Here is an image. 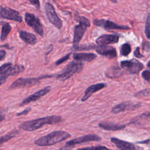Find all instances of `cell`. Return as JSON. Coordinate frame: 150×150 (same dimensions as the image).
Returning a JSON list of instances; mask_svg holds the SVG:
<instances>
[{
	"label": "cell",
	"mask_w": 150,
	"mask_h": 150,
	"mask_svg": "<svg viewBox=\"0 0 150 150\" xmlns=\"http://www.w3.org/2000/svg\"><path fill=\"white\" fill-rule=\"evenodd\" d=\"M4 119H5V115H3V114H0V122L3 121Z\"/></svg>",
	"instance_id": "obj_39"
},
{
	"label": "cell",
	"mask_w": 150,
	"mask_h": 150,
	"mask_svg": "<svg viewBox=\"0 0 150 150\" xmlns=\"http://www.w3.org/2000/svg\"><path fill=\"white\" fill-rule=\"evenodd\" d=\"M45 11L49 21L56 28L60 29L62 27V21L58 16L53 6L49 2L45 5Z\"/></svg>",
	"instance_id": "obj_4"
},
{
	"label": "cell",
	"mask_w": 150,
	"mask_h": 150,
	"mask_svg": "<svg viewBox=\"0 0 150 150\" xmlns=\"http://www.w3.org/2000/svg\"><path fill=\"white\" fill-rule=\"evenodd\" d=\"M30 108H26V109L24 110L23 111H21V112H20L17 113V114H16V115H17L18 116L22 115H26V114H27L30 111Z\"/></svg>",
	"instance_id": "obj_35"
},
{
	"label": "cell",
	"mask_w": 150,
	"mask_h": 150,
	"mask_svg": "<svg viewBox=\"0 0 150 150\" xmlns=\"http://www.w3.org/2000/svg\"><path fill=\"white\" fill-rule=\"evenodd\" d=\"M119 41V36L114 34H104L96 39V43L98 45H107L114 44Z\"/></svg>",
	"instance_id": "obj_14"
},
{
	"label": "cell",
	"mask_w": 150,
	"mask_h": 150,
	"mask_svg": "<svg viewBox=\"0 0 150 150\" xmlns=\"http://www.w3.org/2000/svg\"><path fill=\"white\" fill-rule=\"evenodd\" d=\"M17 133H18V131H11L10 132H8V134L2 136L0 138V145H2V144L8 141L9 140H10L11 139H12L14 137H15L16 135L17 134Z\"/></svg>",
	"instance_id": "obj_24"
},
{
	"label": "cell",
	"mask_w": 150,
	"mask_h": 150,
	"mask_svg": "<svg viewBox=\"0 0 150 150\" xmlns=\"http://www.w3.org/2000/svg\"><path fill=\"white\" fill-rule=\"evenodd\" d=\"M121 67L130 74H135L139 73L144 68V65L138 60L131 59L122 61Z\"/></svg>",
	"instance_id": "obj_7"
},
{
	"label": "cell",
	"mask_w": 150,
	"mask_h": 150,
	"mask_svg": "<svg viewBox=\"0 0 150 150\" xmlns=\"http://www.w3.org/2000/svg\"><path fill=\"white\" fill-rule=\"evenodd\" d=\"M107 86V84L104 83H97L95 84H93L90 86H89L84 91V94L81 98L82 101H86L93 93L98 91L99 90L103 89V88H105Z\"/></svg>",
	"instance_id": "obj_15"
},
{
	"label": "cell",
	"mask_w": 150,
	"mask_h": 150,
	"mask_svg": "<svg viewBox=\"0 0 150 150\" xmlns=\"http://www.w3.org/2000/svg\"><path fill=\"white\" fill-rule=\"evenodd\" d=\"M50 90H51L50 86H46L45 88L36 91V93H33V94H31L30 96L25 98L22 101V103L20 104V106H23V105L28 104L31 102L36 101L37 100H38L40 97H42V96L47 94L50 91Z\"/></svg>",
	"instance_id": "obj_11"
},
{
	"label": "cell",
	"mask_w": 150,
	"mask_h": 150,
	"mask_svg": "<svg viewBox=\"0 0 150 150\" xmlns=\"http://www.w3.org/2000/svg\"><path fill=\"white\" fill-rule=\"evenodd\" d=\"M111 141L120 150H135L134 145L131 142L115 137L111 138Z\"/></svg>",
	"instance_id": "obj_16"
},
{
	"label": "cell",
	"mask_w": 150,
	"mask_h": 150,
	"mask_svg": "<svg viewBox=\"0 0 150 150\" xmlns=\"http://www.w3.org/2000/svg\"><path fill=\"white\" fill-rule=\"evenodd\" d=\"M25 68L22 65H14L12 66L11 69L8 70V71L6 73V74L5 75V77H8L11 76H14L17 74H19L21 72H22L24 70Z\"/></svg>",
	"instance_id": "obj_21"
},
{
	"label": "cell",
	"mask_w": 150,
	"mask_h": 150,
	"mask_svg": "<svg viewBox=\"0 0 150 150\" xmlns=\"http://www.w3.org/2000/svg\"><path fill=\"white\" fill-rule=\"evenodd\" d=\"M134 55L136 57H138V58H141V57H143V55L141 54L140 52H139V47H137L135 50L134 51Z\"/></svg>",
	"instance_id": "obj_34"
},
{
	"label": "cell",
	"mask_w": 150,
	"mask_h": 150,
	"mask_svg": "<svg viewBox=\"0 0 150 150\" xmlns=\"http://www.w3.org/2000/svg\"><path fill=\"white\" fill-rule=\"evenodd\" d=\"M84 64L81 62L73 61L69 63L64 71L56 76V79L60 81H64L71 77L75 73H79L82 70Z\"/></svg>",
	"instance_id": "obj_3"
},
{
	"label": "cell",
	"mask_w": 150,
	"mask_h": 150,
	"mask_svg": "<svg viewBox=\"0 0 150 150\" xmlns=\"http://www.w3.org/2000/svg\"><path fill=\"white\" fill-rule=\"evenodd\" d=\"M137 108V104H133L130 101H125L111 108V111L114 114H117V113H120L121 112L124 111L127 109L134 110Z\"/></svg>",
	"instance_id": "obj_17"
},
{
	"label": "cell",
	"mask_w": 150,
	"mask_h": 150,
	"mask_svg": "<svg viewBox=\"0 0 150 150\" xmlns=\"http://www.w3.org/2000/svg\"><path fill=\"white\" fill-rule=\"evenodd\" d=\"M101 139V137L95 135V134H87L84 136H81L80 137H77L74 139H72L71 140L66 142L65 146H70L75 145L77 144H80L84 142H91V141H100Z\"/></svg>",
	"instance_id": "obj_10"
},
{
	"label": "cell",
	"mask_w": 150,
	"mask_h": 150,
	"mask_svg": "<svg viewBox=\"0 0 150 150\" xmlns=\"http://www.w3.org/2000/svg\"><path fill=\"white\" fill-rule=\"evenodd\" d=\"M122 71L118 69V67H115V69L113 68L111 69V71H108V73H106V76L108 77V78H114L118 77L122 75Z\"/></svg>",
	"instance_id": "obj_23"
},
{
	"label": "cell",
	"mask_w": 150,
	"mask_h": 150,
	"mask_svg": "<svg viewBox=\"0 0 150 150\" xmlns=\"http://www.w3.org/2000/svg\"><path fill=\"white\" fill-rule=\"evenodd\" d=\"M19 35L20 38L25 43L34 45L37 43V38L36 36L31 33L28 32L25 30H20L19 32Z\"/></svg>",
	"instance_id": "obj_19"
},
{
	"label": "cell",
	"mask_w": 150,
	"mask_h": 150,
	"mask_svg": "<svg viewBox=\"0 0 150 150\" xmlns=\"http://www.w3.org/2000/svg\"><path fill=\"white\" fill-rule=\"evenodd\" d=\"M131 52V47L129 43H125L121 46L120 54L123 56H128Z\"/></svg>",
	"instance_id": "obj_25"
},
{
	"label": "cell",
	"mask_w": 150,
	"mask_h": 150,
	"mask_svg": "<svg viewBox=\"0 0 150 150\" xmlns=\"http://www.w3.org/2000/svg\"><path fill=\"white\" fill-rule=\"evenodd\" d=\"M110 1H111L112 2H113V3H116L117 2V0H110Z\"/></svg>",
	"instance_id": "obj_40"
},
{
	"label": "cell",
	"mask_w": 150,
	"mask_h": 150,
	"mask_svg": "<svg viewBox=\"0 0 150 150\" xmlns=\"http://www.w3.org/2000/svg\"><path fill=\"white\" fill-rule=\"evenodd\" d=\"M150 15L148 14L145 25V34L148 39L150 38Z\"/></svg>",
	"instance_id": "obj_28"
},
{
	"label": "cell",
	"mask_w": 150,
	"mask_h": 150,
	"mask_svg": "<svg viewBox=\"0 0 150 150\" xmlns=\"http://www.w3.org/2000/svg\"><path fill=\"white\" fill-rule=\"evenodd\" d=\"M28 1L36 8H37V9H39L40 8V4L39 0H28Z\"/></svg>",
	"instance_id": "obj_31"
},
{
	"label": "cell",
	"mask_w": 150,
	"mask_h": 150,
	"mask_svg": "<svg viewBox=\"0 0 150 150\" xmlns=\"http://www.w3.org/2000/svg\"><path fill=\"white\" fill-rule=\"evenodd\" d=\"M39 83V79L38 78H23L20 77L15 80L9 86V90H13L19 88L32 87Z\"/></svg>",
	"instance_id": "obj_6"
},
{
	"label": "cell",
	"mask_w": 150,
	"mask_h": 150,
	"mask_svg": "<svg viewBox=\"0 0 150 150\" xmlns=\"http://www.w3.org/2000/svg\"><path fill=\"white\" fill-rule=\"evenodd\" d=\"M76 150H91V147H86V148L77 149Z\"/></svg>",
	"instance_id": "obj_38"
},
{
	"label": "cell",
	"mask_w": 150,
	"mask_h": 150,
	"mask_svg": "<svg viewBox=\"0 0 150 150\" xmlns=\"http://www.w3.org/2000/svg\"><path fill=\"white\" fill-rule=\"evenodd\" d=\"M0 18L7 19L18 22H21L22 18L19 12L8 7L0 6Z\"/></svg>",
	"instance_id": "obj_9"
},
{
	"label": "cell",
	"mask_w": 150,
	"mask_h": 150,
	"mask_svg": "<svg viewBox=\"0 0 150 150\" xmlns=\"http://www.w3.org/2000/svg\"><path fill=\"white\" fill-rule=\"evenodd\" d=\"M87 29V27L82 24L79 23L74 26V35L73 39V48L75 49L79 46L80 41L83 37L84 33Z\"/></svg>",
	"instance_id": "obj_13"
},
{
	"label": "cell",
	"mask_w": 150,
	"mask_h": 150,
	"mask_svg": "<svg viewBox=\"0 0 150 150\" xmlns=\"http://www.w3.org/2000/svg\"><path fill=\"white\" fill-rule=\"evenodd\" d=\"M12 66V63H6L0 66V76H5Z\"/></svg>",
	"instance_id": "obj_27"
},
{
	"label": "cell",
	"mask_w": 150,
	"mask_h": 150,
	"mask_svg": "<svg viewBox=\"0 0 150 150\" xmlns=\"http://www.w3.org/2000/svg\"><path fill=\"white\" fill-rule=\"evenodd\" d=\"M91 150H111V149H108V148H107L106 146H101V145L96 146H91Z\"/></svg>",
	"instance_id": "obj_32"
},
{
	"label": "cell",
	"mask_w": 150,
	"mask_h": 150,
	"mask_svg": "<svg viewBox=\"0 0 150 150\" xmlns=\"http://www.w3.org/2000/svg\"><path fill=\"white\" fill-rule=\"evenodd\" d=\"M96 50L99 54L109 59H113L117 57V51L115 49L111 46L98 45L96 46Z\"/></svg>",
	"instance_id": "obj_12"
},
{
	"label": "cell",
	"mask_w": 150,
	"mask_h": 150,
	"mask_svg": "<svg viewBox=\"0 0 150 150\" xmlns=\"http://www.w3.org/2000/svg\"><path fill=\"white\" fill-rule=\"evenodd\" d=\"M62 120V118L60 116L50 115L25 121L19 125V128L26 131H33L39 129L45 125L55 124L61 122Z\"/></svg>",
	"instance_id": "obj_1"
},
{
	"label": "cell",
	"mask_w": 150,
	"mask_h": 150,
	"mask_svg": "<svg viewBox=\"0 0 150 150\" xmlns=\"http://www.w3.org/2000/svg\"><path fill=\"white\" fill-rule=\"evenodd\" d=\"M70 54H71V53H69L68 54H67L65 55L64 56H63V57H62V58L59 59V60H57L55 64L57 65V66H58V65H59V64L63 63L65 61L69 59Z\"/></svg>",
	"instance_id": "obj_29"
},
{
	"label": "cell",
	"mask_w": 150,
	"mask_h": 150,
	"mask_svg": "<svg viewBox=\"0 0 150 150\" xmlns=\"http://www.w3.org/2000/svg\"><path fill=\"white\" fill-rule=\"evenodd\" d=\"M98 126L104 130L117 131L123 129L126 125L125 124H114L110 122H101L98 124Z\"/></svg>",
	"instance_id": "obj_20"
},
{
	"label": "cell",
	"mask_w": 150,
	"mask_h": 150,
	"mask_svg": "<svg viewBox=\"0 0 150 150\" xmlns=\"http://www.w3.org/2000/svg\"><path fill=\"white\" fill-rule=\"evenodd\" d=\"M70 137L71 135L66 131L62 130L54 131L36 139L34 143L35 145L39 146H51L62 142Z\"/></svg>",
	"instance_id": "obj_2"
},
{
	"label": "cell",
	"mask_w": 150,
	"mask_h": 150,
	"mask_svg": "<svg viewBox=\"0 0 150 150\" xmlns=\"http://www.w3.org/2000/svg\"><path fill=\"white\" fill-rule=\"evenodd\" d=\"M74 19H75L77 22H79V23L85 25L87 28L90 26V21H88V19L87 18H86L84 17V16L76 15Z\"/></svg>",
	"instance_id": "obj_26"
},
{
	"label": "cell",
	"mask_w": 150,
	"mask_h": 150,
	"mask_svg": "<svg viewBox=\"0 0 150 150\" xmlns=\"http://www.w3.org/2000/svg\"><path fill=\"white\" fill-rule=\"evenodd\" d=\"M75 60L79 62H90L97 57V55L93 53H75L73 54Z\"/></svg>",
	"instance_id": "obj_18"
},
{
	"label": "cell",
	"mask_w": 150,
	"mask_h": 150,
	"mask_svg": "<svg viewBox=\"0 0 150 150\" xmlns=\"http://www.w3.org/2000/svg\"><path fill=\"white\" fill-rule=\"evenodd\" d=\"M6 77H5V76H1L0 77V86H1L2 84L5 83L6 80Z\"/></svg>",
	"instance_id": "obj_36"
},
{
	"label": "cell",
	"mask_w": 150,
	"mask_h": 150,
	"mask_svg": "<svg viewBox=\"0 0 150 150\" xmlns=\"http://www.w3.org/2000/svg\"><path fill=\"white\" fill-rule=\"evenodd\" d=\"M149 42L148 41H145L142 44V49L146 51V52H149Z\"/></svg>",
	"instance_id": "obj_33"
},
{
	"label": "cell",
	"mask_w": 150,
	"mask_h": 150,
	"mask_svg": "<svg viewBox=\"0 0 150 150\" xmlns=\"http://www.w3.org/2000/svg\"><path fill=\"white\" fill-rule=\"evenodd\" d=\"M141 75H142V77L144 78V79L146 80L148 82H149V80H150V72H149V71L148 70H144L142 73Z\"/></svg>",
	"instance_id": "obj_30"
},
{
	"label": "cell",
	"mask_w": 150,
	"mask_h": 150,
	"mask_svg": "<svg viewBox=\"0 0 150 150\" xmlns=\"http://www.w3.org/2000/svg\"><path fill=\"white\" fill-rule=\"evenodd\" d=\"M6 54V52L4 50H0V60L4 57Z\"/></svg>",
	"instance_id": "obj_37"
},
{
	"label": "cell",
	"mask_w": 150,
	"mask_h": 150,
	"mask_svg": "<svg viewBox=\"0 0 150 150\" xmlns=\"http://www.w3.org/2000/svg\"><path fill=\"white\" fill-rule=\"evenodd\" d=\"M25 21L27 25L31 27L33 30L40 36H43V28L39 19L34 14L30 13H26L25 16Z\"/></svg>",
	"instance_id": "obj_5"
},
{
	"label": "cell",
	"mask_w": 150,
	"mask_h": 150,
	"mask_svg": "<svg viewBox=\"0 0 150 150\" xmlns=\"http://www.w3.org/2000/svg\"><path fill=\"white\" fill-rule=\"evenodd\" d=\"M11 28H11V25L8 23H5L2 26L1 34V41H4L6 39L9 33L10 32V31L11 30Z\"/></svg>",
	"instance_id": "obj_22"
},
{
	"label": "cell",
	"mask_w": 150,
	"mask_h": 150,
	"mask_svg": "<svg viewBox=\"0 0 150 150\" xmlns=\"http://www.w3.org/2000/svg\"><path fill=\"white\" fill-rule=\"evenodd\" d=\"M93 24L97 26L101 27L105 29H120V30H129V27L125 25H120L117 24L109 20L101 19H94L93 21Z\"/></svg>",
	"instance_id": "obj_8"
}]
</instances>
